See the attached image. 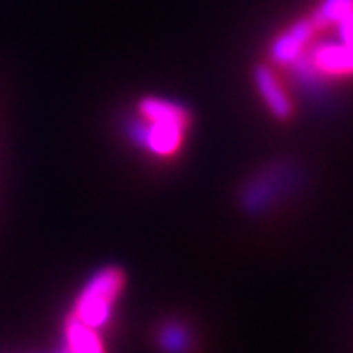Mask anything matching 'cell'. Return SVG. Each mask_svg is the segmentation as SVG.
<instances>
[{"mask_svg":"<svg viewBox=\"0 0 353 353\" xmlns=\"http://www.w3.org/2000/svg\"><path fill=\"white\" fill-rule=\"evenodd\" d=\"M194 125L192 111L162 96H143L128 119L130 141L158 162H170L188 145Z\"/></svg>","mask_w":353,"mask_h":353,"instance_id":"1","label":"cell"},{"mask_svg":"<svg viewBox=\"0 0 353 353\" xmlns=\"http://www.w3.org/2000/svg\"><path fill=\"white\" fill-rule=\"evenodd\" d=\"M123 288H125V274L121 268L107 266L103 270H98L79 292L70 315L100 330L109 321L111 311Z\"/></svg>","mask_w":353,"mask_h":353,"instance_id":"2","label":"cell"},{"mask_svg":"<svg viewBox=\"0 0 353 353\" xmlns=\"http://www.w3.org/2000/svg\"><path fill=\"white\" fill-rule=\"evenodd\" d=\"M300 172L292 162L264 166L243 188V207L247 211H268L296 190Z\"/></svg>","mask_w":353,"mask_h":353,"instance_id":"3","label":"cell"},{"mask_svg":"<svg viewBox=\"0 0 353 353\" xmlns=\"http://www.w3.org/2000/svg\"><path fill=\"white\" fill-rule=\"evenodd\" d=\"M317 30L309 15L294 19L290 26L281 28L274 34L268 45V64L270 66H290L300 56L307 54V49L313 45Z\"/></svg>","mask_w":353,"mask_h":353,"instance_id":"4","label":"cell"},{"mask_svg":"<svg viewBox=\"0 0 353 353\" xmlns=\"http://www.w3.org/2000/svg\"><path fill=\"white\" fill-rule=\"evenodd\" d=\"M254 83L262 98L266 111L279 121H285L294 115V100L283 85L281 77L270 64H258L254 70Z\"/></svg>","mask_w":353,"mask_h":353,"instance_id":"5","label":"cell"},{"mask_svg":"<svg viewBox=\"0 0 353 353\" xmlns=\"http://www.w3.org/2000/svg\"><path fill=\"white\" fill-rule=\"evenodd\" d=\"M64 339L68 353H107L105 343L96 327L79 321L72 315L64 323Z\"/></svg>","mask_w":353,"mask_h":353,"instance_id":"6","label":"cell"},{"mask_svg":"<svg viewBox=\"0 0 353 353\" xmlns=\"http://www.w3.org/2000/svg\"><path fill=\"white\" fill-rule=\"evenodd\" d=\"M334 28L339 30V41L353 47V7L347 11V15L336 23Z\"/></svg>","mask_w":353,"mask_h":353,"instance_id":"7","label":"cell"}]
</instances>
